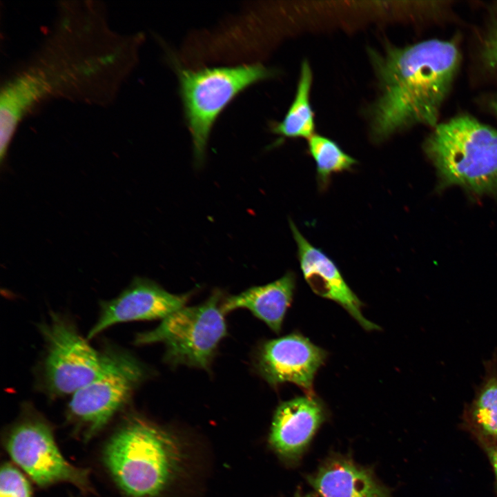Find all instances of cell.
<instances>
[{
    "instance_id": "obj_18",
    "label": "cell",
    "mask_w": 497,
    "mask_h": 497,
    "mask_svg": "<svg viewBox=\"0 0 497 497\" xmlns=\"http://www.w3.org/2000/svg\"><path fill=\"white\" fill-rule=\"evenodd\" d=\"M308 148L313 158L317 178L321 188L329 183L331 177L349 170L357 161L347 154L334 141L320 135H313L308 139Z\"/></svg>"
},
{
    "instance_id": "obj_7",
    "label": "cell",
    "mask_w": 497,
    "mask_h": 497,
    "mask_svg": "<svg viewBox=\"0 0 497 497\" xmlns=\"http://www.w3.org/2000/svg\"><path fill=\"white\" fill-rule=\"evenodd\" d=\"M3 444L14 463L37 485L68 483L84 491H92L90 471L65 459L49 422L28 404L6 431Z\"/></svg>"
},
{
    "instance_id": "obj_14",
    "label": "cell",
    "mask_w": 497,
    "mask_h": 497,
    "mask_svg": "<svg viewBox=\"0 0 497 497\" xmlns=\"http://www.w3.org/2000/svg\"><path fill=\"white\" fill-rule=\"evenodd\" d=\"M295 288V275L288 272L273 282L253 286L224 298L222 309L225 314L235 309H248L278 334L291 304Z\"/></svg>"
},
{
    "instance_id": "obj_8",
    "label": "cell",
    "mask_w": 497,
    "mask_h": 497,
    "mask_svg": "<svg viewBox=\"0 0 497 497\" xmlns=\"http://www.w3.org/2000/svg\"><path fill=\"white\" fill-rule=\"evenodd\" d=\"M45 342L39 386L50 398L72 395L90 382L101 366V353L78 331L74 322L56 312L39 324Z\"/></svg>"
},
{
    "instance_id": "obj_9",
    "label": "cell",
    "mask_w": 497,
    "mask_h": 497,
    "mask_svg": "<svg viewBox=\"0 0 497 497\" xmlns=\"http://www.w3.org/2000/svg\"><path fill=\"white\" fill-rule=\"evenodd\" d=\"M327 352L300 333L266 340L255 354V367L272 387L293 383L313 396L315 376L324 364Z\"/></svg>"
},
{
    "instance_id": "obj_19",
    "label": "cell",
    "mask_w": 497,
    "mask_h": 497,
    "mask_svg": "<svg viewBox=\"0 0 497 497\" xmlns=\"http://www.w3.org/2000/svg\"><path fill=\"white\" fill-rule=\"evenodd\" d=\"M0 497H33L30 484L14 465L4 462L0 473Z\"/></svg>"
},
{
    "instance_id": "obj_12",
    "label": "cell",
    "mask_w": 497,
    "mask_h": 497,
    "mask_svg": "<svg viewBox=\"0 0 497 497\" xmlns=\"http://www.w3.org/2000/svg\"><path fill=\"white\" fill-rule=\"evenodd\" d=\"M290 228L298 248L303 276L318 295L342 306L367 331L380 327L364 317L360 300L348 286L333 261L321 249L312 245L290 221Z\"/></svg>"
},
{
    "instance_id": "obj_16",
    "label": "cell",
    "mask_w": 497,
    "mask_h": 497,
    "mask_svg": "<svg viewBox=\"0 0 497 497\" xmlns=\"http://www.w3.org/2000/svg\"><path fill=\"white\" fill-rule=\"evenodd\" d=\"M465 427L483 447L497 445V354L485 363V374L471 402L465 409Z\"/></svg>"
},
{
    "instance_id": "obj_3",
    "label": "cell",
    "mask_w": 497,
    "mask_h": 497,
    "mask_svg": "<svg viewBox=\"0 0 497 497\" xmlns=\"http://www.w3.org/2000/svg\"><path fill=\"white\" fill-rule=\"evenodd\" d=\"M424 149L442 186L497 193V130L462 115L438 124Z\"/></svg>"
},
{
    "instance_id": "obj_5",
    "label": "cell",
    "mask_w": 497,
    "mask_h": 497,
    "mask_svg": "<svg viewBox=\"0 0 497 497\" xmlns=\"http://www.w3.org/2000/svg\"><path fill=\"white\" fill-rule=\"evenodd\" d=\"M179 92L195 162L200 164L213 126L240 92L273 72L260 63L235 66L179 68Z\"/></svg>"
},
{
    "instance_id": "obj_13",
    "label": "cell",
    "mask_w": 497,
    "mask_h": 497,
    "mask_svg": "<svg viewBox=\"0 0 497 497\" xmlns=\"http://www.w3.org/2000/svg\"><path fill=\"white\" fill-rule=\"evenodd\" d=\"M306 480L320 497H391L371 469L339 454L328 457Z\"/></svg>"
},
{
    "instance_id": "obj_15",
    "label": "cell",
    "mask_w": 497,
    "mask_h": 497,
    "mask_svg": "<svg viewBox=\"0 0 497 497\" xmlns=\"http://www.w3.org/2000/svg\"><path fill=\"white\" fill-rule=\"evenodd\" d=\"M49 88V83L44 76L32 72L12 81L2 90L0 103L1 162L19 121Z\"/></svg>"
},
{
    "instance_id": "obj_2",
    "label": "cell",
    "mask_w": 497,
    "mask_h": 497,
    "mask_svg": "<svg viewBox=\"0 0 497 497\" xmlns=\"http://www.w3.org/2000/svg\"><path fill=\"white\" fill-rule=\"evenodd\" d=\"M186 453L174 433L132 413L106 442L102 460L126 497H162L182 473Z\"/></svg>"
},
{
    "instance_id": "obj_10",
    "label": "cell",
    "mask_w": 497,
    "mask_h": 497,
    "mask_svg": "<svg viewBox=\"0 0 497 497\" xmlns=\"http://www.w3.org/2000/svg\"><path fill=\"white\" fill-rule=\"evenodd\" d=\"M191 294H173L154 281L136 277L116 298L100 302L99 316L87 338L119 323L163 320L185 306Z\"/></svg>"
},
{
    "instance_id": "obj_4",
    "label": "cell",
    "mask_w": 497,
    "mask_h": 497,
    "mask_svg": "<svg viewBox=\"0 0 497 497\" xmlns=\"http://www.w3.org/2000/svg\"><path fill=\"white\" fill-rule=\"evenodd\" d=\"M101 353L98 374L72 394L67 407V420L84 442L107 425L149 376L146 366L126 349L110 344Z\"/></svg>"
},
{
    "instance_id": "obj_20",
    "label": "cell",
    "mask_w": 497,
    "mask_h": 497,
    "mask_svg": "<svg viewBox=\"0 0 497 497\" xmlns=\"http://www.w3.org/2000/svg\"><path fill=\"white\" fill-rule=\"evenodd\" d=\"M482 57L486 65L497 72V14L484 39Z\"/></svg>"
},
{
    "instance_id": "obj_21",
    "label": "cell",
    "mask_w": 497,
    "mask_h": 497,
    "mask_svg": "<svg viewBox=\"0 0 497 497\" xmlns=\"http://www.w3.org/2000/svg\"><path fill=\"white\" fill-rule=\"evenodd\" d=\"M486 451L490 460L497 483V445L489 447Z\"/></svg>"
},
{
    "instance_id": "obj_1",
    "label": "cell",
    "mask_w": 497,
    "mask_h": 497,
    "mask_svg": "<svg viewBox=\"0 0 497 497\" xmlns=\"http://www.w3.org/2000/svg\"><path fill=\"white\" fill-rule=\"evenodd\" d=\"M371 57L381 90L370 111L372 138L381 142L416 124L435 127L458 69L456 46L429 39Z\"/></svg>"
},
{
    "instance_id": "obj_22",
    "label": "cell",
    "mask_w": 497,
    "mask_h": 497,
    "mask_svg": "<svg viewBox=\"0 0 497 497\" xmlns=\"http://www.w3.org/2000/svg\"><path fill=\"white\" fill-rule=\"evenodd\" d=\"M294 497H318V495L317 493L314 492L303 494L300 489H298L295 492Z\"/></svg>"
},
{
    "instance_id": "obj_6",
    "label": "cell",
    "mask_w": 497,
    "mask_h": 497,
    "mask_svg": "<svg viewBox=\"0 0 497 497\" xmlns=\"http://www.w3.org/2000/svg\"><path fill=\"white\" fill-rule=\"evenodd\" d=\"M222 293L216 290L203 303L184 306L162 320L154 329L138 333L136 345L161 342L165 361L208 369L221 340L227 334Z\"/></svg>"
},
{
    "instance_id": "obj_11",
    "label": "cell",
    "mask_w": 497,
    "mask_h": 497,
    "mask_svg": "<svg viewBox=\"0 0 497 497\" xmlns=\"http://www.w3.org/2000/svg\"><path fill=\"white\" fill-rule=\"evenodd\" d=\"M326 416L324 405L315 395L280 403L274 413L269 435L270 447L286 463L297 462Z\"/></svg>"
},
{
    "instance_id": "obj_23",
    "label": "cell",
    "mask_w": 497,
    "mask_h": 497,
    "mask_svg": "<svg viewBox=\"0 0 497 497\" xmlns=\"http://www.w3.org/2000/svg\"><path fill=\"white\" fill-rule=\"evenodd\" d=\"M491 106L493 110L497 115V95L494 98H493V99L491 100Z\"/></svg>"
},
{
    "instance_id": "obj_17",
    "label": "cell",
    "mask_w": 497,
    "mask_h": 497,
    "mask_svg": "<svg viewBox=\"0 0 497 497\" xmlns=\"http://www.w3.org/2000/svg\"><path fill=\"white\" fill-rule=\"evenodd\" d=\"M312 72L309 64L304 61L295 97L284 119L273 128V132L284 137L307 138L314 135V115L310 103Z\"/></svg>"
}]
</instances>
